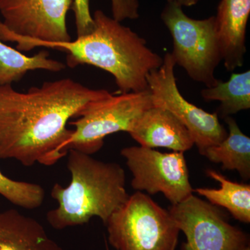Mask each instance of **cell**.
Instances as JSON below:
<instances>
[{"label": "cell", "instance_id": "1", "mask_svg": "<svg viewBox=\"0 0 250 250\" xmlns=\"http://www.w3.org/2000/svg\"><path fill=\"white\" fill-rule=\"evenodd\" d=\"M65 78L44 82L27 92L0 85V159L26 167L52 166L67 154L63 147L73 130L67 124L92 102L111 95Z\"/></svg>", "mask_w": 250, "mask_h": 250}, {"label": "cell", "instance_id": "2", "mask_svg": "<svg viewBox=\"0 0 250 250\" xmlns=\"http://www.w3.org/2000/svg\"><path fill=\"white\" fill-rule=\"evenodd\" d=\"M93 18L95 27L91 32L76 40L61 42L21 37L0 21V41L16 42L20 52L46 47L66 52L67 66L87 64L103 69L114 77L120 93L147 90L148 74L159 68L164 59L147 47L143 38L101 10L95 11Z\"/></svg>", "mask_w": 250, "mask_h": 250}, {"label": "cell", "instance_id": "3", "mask_svg": "<svg viewBox=\"0 0 250 250\" xmlns=\"http://www.w3.org/2000/svg\"><path fill=\"white\" fill-rule=\"evenodd\" d=\"M67 154L71 182L67 187L54 184L51 197L58 207L47 212V222L55 229L84 225L93 217L106 225L129 198L125 170L116 163L104 162L74 149Z\"/></svg>", "mask_w": 250, "mask_h": 250}, {"label": "cell", "instance_id": "4", "mask_svg": "<svg viewBox=\"0 0 250 250\" xmlns=\"http://www.w3.org/2000/svg\"><path fill=\"white\" fill-rule=\"evenodd\" d=\"M106 225L116 250H175L180 232L169 210L140 191L129 195Z\"/></svg>", "mask_w": 250, "mask_h": 250}, {"label": "cell", "instance_id": "5", "mask_svg": "<svg viewBox=\"0 0 250 250\" xmlns=\"http://www.w3.org/2000/svg\"><path fill=\"white\" fill-rule=\"evenodd\" d=\"M161 19L173 41L172 55L176 65L183 67L195 82L207 88L213 86L215 69L223 61L217 36L215 17L195 20L184 14L177 5L167 3Z\"/></svg>", "mask_w": 250, "mask_h": 250}, {"label": "cell", "instance_id": "6", "mask_svg": "<svg viewBox=\"0 0 250 250\" xmlns=\"http://www.w3.org/2000/svg\"><path fill=\"white\" fill-rule=\"evenodd\" d=\"M153 106L150 92H129L111 95L92 102L80 112L76 121L70 122L75 129L64 145L67 154L74 149L84 154L98 152L106 136L130 131L143 112Z\"/></svg>", "mask_w": 250, "mask_h": 250}, {"label": "cell", "instance_id": "7", "mask_svg": "<svg viewBox=\"0 0 250 250\" xmlns=\"http://www.w3.org/2000/svg\"><path fill=\"white\" fill-rule=\"evenodd\" d=\"M163 59L162 65L147 77L153 106L166 108L177 117L188 130L202 154L207 148L226 139L228 131L220 124L216 112L208 113L184 98L177 86L176 62L172 54H166Z\"/></svg>", "mask_w": 250, "mask_h": 250}, {"label": "cell", "instance_id": "8", "mask_svg": "<svg viewBox=\"0 0 250 250\" xmlns=\"http://www.w3.org/2000/svg\"><path fill=\"white\" fill-rule=\"evenodd\" d=\"M184 153H162L142 146L121 150V155L132 173L133 188L149 195L162 192L172 205L193 194Z\"/></svg>", "mask_w": 250, "mask_h": 250}, {"label": "cell", "instance_id": "9", "mask_svg": "<svg viewBox=\"0 0 250 250\" xmlns=\"http://www.w3.org/2000/svg\"><path fill=\"white\" fill-rule=\"evenodd\" d=\"M169 212L187 241L183 250H243L248 236L229 223L216 206L192 194Z\"/></svg>", "mask_w": 250, "mask_h": 250}, {"label": "cell", "instance_id": "10", "mask_svg": "<svg viewBox=\"0 0 250 250\" xmlns=\"http://www.w3.org/2000/svg\"><path fill=\"white\" fill-rule=\"evenodd\" d=\"M73 0H0L3 24L16 35L47 42L72 40L66 16Z\"/></svg>", "mask_w": 250, "mask_h": 250}, {"label": "cell", "instance_id": "11", "mask_svg": "<svg viewBox=\"0 0 250 250\" xmlns=\"http://www.w3.org/2000/svg\"><path fill=\"white\" fill-rule=\"evenodd\" d=\"M134 141L145 147H166L184 152L195 143L188 130L168 110L152 106L143 112L129 131Z\"/></svg>", "mask_w": 250, "mask_h": 250}, {"label": "cell", "instance_id": "12", "mask_svg": "<svg viewBox=\"0 0 250 250\" xmlns=\"http://www.w3.org/2000/svg\"><path fill=\"white\" fill-rule=\"evenodd\" d=\"M250 0H221L215 17L217 36L225 68L243 66L246 53V29Z\"/></svg>", "mask_w": 250, "mask_h": 250}, {"label": "cell", "instance_id": "13", "mask_svg": "<svg viewBox=\"0 0 250 250\" xmlns=\"http://www.w3.org/2000/svg\"><path fill=\"white\" fill-rule=\"evenodd\" d=\"M0 250H65L36 219L16 209L0 211Z\"/></svg>", "mask_w": 250, "mask_h": 250}, {"label": "cell", "instance_id": "14", "mask_svg": "<svg viewBox=\"0 0 250 250\" xmlns=\"http://www.w3.org/2000/svg\"><path fill=\"white\" fill-rule=\"evenodd\" d=\"M228 124L226 139L207 148L202 154L211 162L221 164L224 170H237L244 179L250 177V139L231 116L224 118Z\"/></svg>", "mask_w": 250, "mask_h": 250}, {"label": "cell", "instance_id": "15", "mask_svg": "<svg viewBox=\"0 0 250 250\" xmlns=\"http://www.w3.org/2000/svg\"><path fill=\"white\" fill-rule=\"evenodd\" d=\"M207 174L220 184L218 189L198 188L193 190L213 205L228 210L236 220L250 223V185L229 180L216 171L207 170Z\"/></svg>", "mask_w": 250, "mask_h": 250}, {"label": "cell", "instance_id": "16", "mask_svg": "<svg viewBox=\"0 0 250 250\" xmlns=\"http://www.w3.org/2000/svg\"><path fill=\"white\" fill-rule=\"evenodd\" d=\"M49 56L47 51L42 50L29 57L0 41V85H11L32 70L59 72L65 68V64Z\"/></svg>", "mask_w": 250, "mask_h": 250}, {"label": "cell", "instance_id": "17", "mask_svg": "<svg viewBox=\"0 0 250 250\" xmlns=\"http://www.w3.org/2000/svg\"><path fill=\"white\" fill-rule=\"evenodd\" d=\"M201 96L206 102L218 101V118H225L250 108V71L233 73L228 82L219 80L210 88L201 90Z\"/></svg>", "mask_w": 250, "mask_h": 250}, {"label": "cell", "instance_id": "18", "mask_svg": "<svg viewBox=\"0 0 250 250\" xmlns=\"http://www.w3.org/2000/svg\"><path fill=\"white\" fill-rule=\"evenodd\" d=\"M0 195L21 208L35 209L43 203L45 190L39 184L13 180L0 171Z\"/></svg>", "mask_w": 250, "mask_h": 250}, {"label": "cell", "instance_id": "19", "mask_svg": "<svg viewBox=\"0 0 250 250\" xmlns=\"http://www.w3.org/2000/svg\"><path fill=\"white\" fill-rule=\"evenodd\" d=\"M72 6L75 13L77 37L89 34L95 27L93 16L90 14V0H73Z\"/></svg>", "mask_w": 250, "mask_h": 250}, {"label": "cell", "instance_id": "20", "mask_svg": "<svg viewBox=\"0 0 250 250\" xmlns=\"http://www.w3.org/2000/svg\"><path fill=\"white\" fill-rule=\"evenodd\" d=\"M111 1L112 18L118 22L126 19L139 18V0H111Z\"/></svg>", "mask_w": 250, "mask_h": 250}, {"label": "cell", "instance_id": "21", "mask_svg": "<svg viewBox=\"0 0 250 250\" xmlns=\"http://www.w3.org/2000/svg\"><path fill=\"white\" fill-rule=\"evenodd\" d=\"M200 0H167V3L177 5V6L183 7V6H192L197 4Z\"/></svg>", "mask_w": 250, "mask_h": 250}, {"label": "cell", "instance_id": "22", "mask_svg": "<svg viewBox=\"0 0 250 250\" xmlns=\"http://www.w3.org/2000/svg\"><path fill=\"white\" fill-rule=\"evenodd\" d=\"M243 250H250V246H247L246 248H245Z\"/></svg>", "mask_w": 250, "mask_h": 250}, {"label": "cell", "instance_id": "23", "mask_svg": "<svg viewBox=\"0 0 250 250\" xmlns=\"http://www.w3.org/2000/svg\"></svg>", "mask_w": 250, "mask_h": 250}]
</instances>
